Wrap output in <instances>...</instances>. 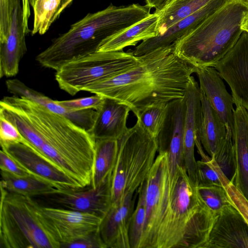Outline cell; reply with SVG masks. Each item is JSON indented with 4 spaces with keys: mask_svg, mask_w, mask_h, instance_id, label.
Returning a JSON list of instances; mask_svg holds the SVG:
<instances>
[{
    "mask_svg": "<svg viewBox=\"0 0 248 248\" xmlns=\"http://www.w3.org/2000/svg\"><path fill=\"white\" fill-rule=\"evenodd\" d=\"M217 215L200 197L185 167L169 164L146 195L141 248H205Z\"/></svg>",
    "mask_w": 248,
    "mask_h": 248,
    "instance_id": "obj_1",
    "label": "cell"
},
{
    "mask_svg": "<svg viewBox=\"0 0 248 248\" xmlns=\"http://www.w3.org/2000/svg\"><path fill=\"white\" fill-rule=\"evenodd\" d=\"M140 56V62L131 68L84 91L118 100L133 113L148 106L184 97L197 68L177 56L173 47L159 48Z\"/></svg>",
    "mask_w": 248,
    "mask_h": 248,
    "instance_id": "obj_2",
    "label": "cell"
},
{
    "mask_svg": "<svg viewBox=\"0 0 248 248\" xmlns=\"http://www.w3.org/2000/svg\"><path fill=\"white\" fill-rule=\"evenodd\" d=\"M33 147L55 164L80 189L91 186L95 140L65 117L37 103L27 111Z\"/></svg>",
    "mask_w": 248,
    "mask_h": 248,
    "instance_id": "obj_3",
    "label": "cell"
},
{
    "mask_svg": "<svg viewBox=\"0 0 248 248\" xmlns=\"http://www.w3.org/2000/svg\"><path fill=\"white\" fill-rule=\"evenodd\" d=\"M151 9L139 3L121 6L110 4L103 10L88 13L55 38L36 60L42 66L57 71L71 61L96 52L104 39L148 17Z\"/></svg>",
    "mask_w": 248,
    "mask_h": 248,
    "instance_id": "obj_4",
    "label": "cell"
},
{
    "mask_svg": "<svg viewBox=\"0 0 248 248\" xmlns=\"http://www.w3.org/2000/svg\"><path fill=\"white\" fill-rule=\"evenodd\" d=\"M248 16V1L229 0L193 31L177 41L173 52L196 68L214 66L235 45Z\"/></svg>",
    "mask_w": 248,
    "mask_h": 248,
    "instance_id": "obj_5",
    "label": "cell"
},
{
    "mask_svg": "<svg viewBox=\"0 0 248 248\" xmlns=\"http://www.w3.org/2000/svg\"><path fill=\"white\" fill-rule=\"evenodd\" d=\"M0 248H60L41 205L0 187Z\"/></svg>",
    "mask_w": 248,
    "mask_h": 248,
    "instance_id": "obj_6",
    "label": "cell"
},
{
    "mask_svg": "<svg viewBox=\"0 0 248 248\" xmlns=\"http://www.w3.org/2000/svg\"><path fill=\"white\" fill-rule=\"evenodd\" d=\"M116 163L111 173L112 202H122L145 181L157 152L156 138L137 120L118 140Z\"/></svg>",
    "mask_w": 248,
    "mask_h": 248,
    "instance_id": "obj_7",
    "label": "cell"
},
{
    "mask_svg": "<svg viewBox=\"0 0 248 248\" xmlns=\"http://www.w3.org/2000/svg\"><path fill=\"white\" fill-rule=\"evenodd\" d=\"M140 60L133 51H96L63 65L56 71L55 79L62 90L74 95L129 70Z\"/></svg>",
    "mask_w": 248,
    "mask_h": 248,
    "instance_id": "obj_8",
    "label": "cell"
},
{
    "mask_svg": "<svg viewBox=\"0 0 248 248\" xmlns=\"http://www.w3.org/2000/svg\"><path fill=\"white\" fill-rule=\"evenodd\" d=\"M111 173L96 188L58 191L34 199L41 205L94 214L102 218L112 203Z\"/></svg>",
    "mask_w": 248,
    "mask_h": 248,
    "instance_id": "obj_9",
    "label": "cell"
},
{
    "mask_svg": "<svg viewBox=\"0 0 248 248\" xmlns=\"http://www.w3.org/2000/svg\"><path fill=\"white\" fill-rule=\"evenodd\" d=\"M1 149L15 159L31 175L59 191L80 189L69 176L35 149L25 139L22 142L0 144Z\"/></svg>",
    "mask_w": 248,
    "mask_h": 248,
    "instance_id": "obj_10",
    "label": "cell"
},
{
    "mask_svg": "<svg viewBox=\"0 0 248 248\" xmlns=\"http://www.w3.org/2000/svg\"><path fill=\"white\" fill-rule=\"evenodd\" d=\"M41 208L61 248L98 231L102 219L94 214L43 205Z\"/></svg>",
    "mask_w": 248,
    "mask_h": 248,
    "instance_id": "obj_11",
    "label": "cell"
},
{
    "mask_svg": "<svg viewBox=\"0 0 248 248\" xmlns=\"http://www.w3.org/2000/svg\"><path fill=\"white\" fill-rule=\"evenodd\" d=\"M229 86L235 106L248 111V32L243 31L232 49L214 66Z\"/></svg>",
    "mask_w": 248,
    "mask_h": 248,
    "instance_id": "obj_12",
    "label": "cell"
},
{
    "mask_svg": "<svg viewBox=\"0 0 248 248\" xmlns=\"http://www.w3.org/2000/svg\"><path fill=\"white\" fill-rule=\"evenodd\" d=\"M184 97L168 103L166 118L156 137L157 152L166 153L170 171L178 166L185 168L184 159Z\"/></svg>",
    "mask_w": 248,
    "mask_h": 248,
    "instance_id": "obj_13",
    "label": "cell"
},
{
    "mask_svg": "<svg viewBox=\"0 0 248 248\" xmlns=\"http://www.w3.org/2000/svg\"><path fill=\"white\" fill-rule=\"evenodd\" d=\"M228 1L211 0L202 8L175 23L162 33L142 41L133 50L134 55L140 56L159 48H173L177 41L198 28Z\"/></svg>",
    "mask_w": 248,
    "mask_h": 248,
    "instance_id": "obj_14",
    "label": "cell"
},
{
    "mask_svg": "<svg viewBox=\"0 0 248 248\" xmlns=\"http://www.w3.org/2000/svg\"><path fill=\"white\" fill-rule=\"evenodd\" d=\"M184 99L186 103L184 125L185 166L190 179L198 186L197 161L194 151L196 136H200L202 106L200 86L193 76L191 77L187 86Z\"/></svg>",
    "mask_w": 248,
    "mask_h": 248,
    "instance_id": "obj_15",
    "label": "cell"
},
{
    "mask_svg": "<svg viewBox=\"0 0 248 248\" xmlns=\"http://www.w3.org/2000/svg\"><path fill=\"white\" fill-rule=\"evenodd\" d=\"M138 190L121 202H112L102 218L98 231L107 248H130L129 228Z\"/></svg>",
    "mask_w": 248,
    "mask_h": 248,
    "instance_id": "obj_16",
    "label": "cell"
},
{
    "mask_svg": "<svg viewBox=\"0 0 248 248\" xmlns=\"http://www.w3.org/2000/svg\"><path fill=\"white\" fill-rule=\"evenodd\" d=\"M205 248H248V224L232 205L217 216Z\"/></svg>",
    "mask_w": 248,
    "mask_h": 248,
    "instance_id": "obj_17",
    "label": "cell"
},
{
    "mask_svg": "<svg viewBox=\"0 0 248 248\" xmlns=\"http://www.w3.org/2000/svg\"><path fill=\"white\" fill-rule=\"evenodd\" d=\"M236 107L232 133L234 172L230 181L248 202V111Z\"/></svg>",
    "mask_w": 248,
    "mask_h": 248,
    "instance_id": "obj_18",
    "label": "cell"
},
{
    "mask_svg": "<svg viewBox=\"0 0 248 248\" xmlns=\"http://www.w3.org/2000/svg\"><path fill=\"white\" fill-rule=\"evenodd\" d=\"M196 73L200 88L220 118L225 124L227 129H234V108L233 98L227 91L223 78L215 68H197Z\"/></svg>",
    "mask_w": 248,
    "mask_h": 248,
    "instance_id": "obj_19",
    "label": "cell"
},
{
    "mask_svg": "<svg viewBox=\"0 0 248 248\" xmlns=\"http://www.w3.org/2000/svg\"><path fill=\"white\" fill-rule=\"evenodd\" d=\"M22 3L14 10L6 40L0 43V77H11L18 72L20 60L27 51Z\"/></svg>",
    "mask_w": 248,
    "mask_h": 248,
    "instance_id": "obj_20",
    "label": "cell"
},
{
    "mask_svg": "<svg viewBox=\"0 0 248 248\" xmlns=\"http://www.w3.org/2000/svg\"><path fill=\"white\" fill-rule=\"evenodd\" d=\"M131 109L118 100L105 97L101 107L97 110L95 120L89 132L96 140H118L127 131V120Z\"/></svg>",
    "mask_w": 248,
    "mask_h": 248,
    "instance_id": "obj_21",
    "label": "cell"
},
{
    "mask_svg": "<svg viewBox=\"0 0 248 248\" xmlns=\"http://www.w3.org/2000/svg\"><path fill=\"white\" fill-rule=\"evenodd\" d=\"M202 118L200 138L202 146L216 159L222 150L227 138V128L200 89Z\"/></svg>",
    "mask_w": 248,
    "mask_h": 248,
    "instance_id": "obj_22",
    "label": "cell"
},
{
    "mask_svg": "<svg viewBox=\"0 0 248 248\" xmlns=\"http://www.w3.org/2000/svg\"><path fill=\"white\" fill-rule=\"evenodd\" d=\"M159 17L158 13L155 11L126 29L104 39L97 51H122L126 47L136 46L140 41L157 36Z\"/></svg>",
    "mask_w": 248,
    "mask_h": 248,
    "instance_id": "obj_23",
    "label": "cell"
},
{
    "mask_svg": "<svg viewBox=\"0 0 248 248\" xmlns=\"http://www.w3.org/2000/svg\"><path fill=\"white\" fill-rule=\"evenodd\" d=\"M0 173V187L9 192L34 198L59 191L51 184L32 175L18 177L2 170Z\"/></svg>",
    "mask_w": 248,
    "mask_h": 248,
    "instance_id": "obj_24",
    "label": "cell"
},
{
    "mask_svg": "<svg viewBox=\"0 0 248 248\" xmlns=\"http://www.w3.org/2000/svg\"><path fill=\"white\" fill-rule=\"evenodd\" d=\"M118 149V140H95L91 187L96 188L99 186L112 172L117 159Z\"/></svg>",
    "mask_w": 248,
    "mask_h": 248,
    "instance_id": "obj_25",
    "label": "cell"
},
{
    "mask_svg": "<svg viewBox=\"0 0 248 248\" xmlns=\"http://www.w3.org/2000/svg\"><path fill=\"white\" fill-rule=\"evenodd\" d=\"M212 0H172L159 15L157 31L158 35L169 27L196 12Z\"/></svg>",
    "mask_w": 248,
    "mask_h": 248,
    "instance_id": "obj_26",
    "label": "cell"
},
{
    "mask_svg": "<svg viewBox=\"0 0 248 248\" xmlns=\"http://www.w3.org/2000/svg\"><path fill=\"white\" fill-rule=\"evenodd\" d=\"M168 103H159L148 106L139 109L134 115L144 128L156 138L164 123Z\"/></svg>",
    "mask_w": 248,
    "mask_h": 248,
    "instance_id": "obj_27",
    "label": "cell"
},
{
    "mask_svg": "<svg viewBox=\"0 0 248 248\" xmlns=\"http://www.w3.org/2000/svg\"><path fill=\"white\" fill-rule=\"evenodd\" d=\"M62 0H36L32 34L45 33L55 20Z\"/></svg>",
    "mask_w": 248,
    "mask_h": 248,
    "instance_id": "obj_28",
    "label": "cell"
},
{
    "mask_svg": "<svg viewBox=\"0 0 248 248\" xmlns=\"http://www.w3.org/2000/svg\"><path fill=\"white\" fill-rule=\"evenodd\" d=\"M198 185H216L225 187L230 181L214 158L207 156L197 161Z\"/></svg>",
    "mask_w": 248,
    "mask_h": 248,
    "instance_id": "obj_29",
    "label": "cell"
},
{
    "mask_svg": "<svg viewBox=\"0 0 248 248\" xmlns=\"http://www.w3.org/2000/svg\"><path fill=\"white\" fill-rule=\"evenodd\" d=\"M137 204L131 216L129 238L130 248H139L146 216L145 186L144 182L138 189Z\"/></svg>",
    "mask_w": 248,
    "mask_h": 248,
    "instance_id": "obj_30",
    "label": "cell"
},
{
    "mask_svg": "<svg viewBox=\"0 0 248 248\" xmlns=\"http://www.w3.org/2000/svg\"><path fill=\"white\" fill-rule=\"evenodd\" d=\"M35 102L53 112L65 117L81 128L85 129L91 123L92 112L89 109L71 110L59 105L57 100H53L42 93L38 96Z\"/></svg>",
    "mask_w": 248,
    "mask_h": 248,
    "instance_id": "obj_31",
    "label": "cell"
},
{
    "mask_svg": "<svg viewBox=\"0 0 248 248\" xmlns=\"http://www.w3.org/2000/svg\"><path fill=\"white\" fill-rule=\"evenodd\" d=\"M197 191L201 200L215 214L218 215L226 206L232 205L224 187L216 185H198Z\"/></svg>",
    "mask_w": 248,
    "mask_h": 248,
    "instance_id": "obj_32",
    "label": "cell"
},
{
    "mask_svg": "<svg viewBox=\"0 0 248 248\" xmlns=\"http://www.w3.org/2000/svg\"><path fill=\"white\" fill-rule=\"evenodd\" d=\"M21 0H0V43L9 33L15 9Z\"/></svg>",
    "mask_w": 248,
    "mask_h": 248,
    "instance_id": "obj_33",
    "label": "cell"
},
{
    "mask_svg": "<svg viewBox=\"0 0 248 248\" xmlns=\"http://www.w3.org/2000/svg\"><path fill=\"white\" fill-rule=\"evenodd\" d=\"M105 97L95 94L89 97L76 99L57 101L62 107L71 110H79L93 108L98 110L102 106Z\"/></svg>",
    "mask_w": 248,
    "mask_h": 248,
    "instance_id": "obj_34",
    "label": "cell"
},
{
    "mask_svg": "<svg viewBox=\"0 0 248 248\" xmlns=\"http://www.w3.org/2000/svg\"><path fill=\"white\" fill-rule=\"evenodd\" d=\"M25 138L17 128L9 121L0 116V143L22 142Z\"/></svg>",
    "mask_w": 248,
    "mask_h": 248,
    "instance_id": "obj_35",
    "label": "cell"
},
{
    "mask_svg": "<svg viewBox=\"0 0 248 248\" xmlns=\"http://www.w3.org/2000/svg\"><path fill=\"white\" fill-rule=\"evenodd\" d=\"M224 188L231 204L240 212L248 224V202L231 181Z\"/></svg>",
    "mask_w": 248,
    "mask_h": 248,
    "instance_id": "obj_36",
    "label": "cell"
},
{
    "mask_svg": "<svg viewBox=\"0 0 248 248\" xmlns=\"http://www.w3.org/2000/svg\"><path fill=\"white\" fill-rule=\"evenodd\" d=\"M0 168L1 170L16 177L31 175L15 159L1 149L0 151Z\"/></svg>",
    "mask_w": 248,
    "mask_h": 248,
    "instance_id": "obj_37",
    "label": "cell"
},
{
    "mask_svg": "<svg viewBox=\"0 0 248 248\" xmlns=\"http://www.w3.org/2000/svg\"><path fill=\"white\" fill-rule=\"evenodd\" d=\"M63 248H107L99 231L63 246Z\"/></svg>",
    "mask_w": 248,
    "mask_h": 248,
    "instance_id": "obj_38",
    "label": "cell"
},
{
    "mask_svg": "<svg viewBox=\"0 0 248 248\" xmlns=\"http://www.w3.org/2000/svg\"><path fill=\"white\" fill-rule=\"evenodd\" d=\"M172 0H145L146 5L151 8L155 9V11H162Z\"/></svg>",
    "mask_w": 248,
    "mask_h": 248,
    "instance_id": "obj_39",
    "label": "cell"
},
{
    "mask_svg": "<svg viewBox=\"0 0 248 248\" xmlns=\"http://www.w3.org/2000/svg\"><path fill=\"white\" fill-rule=\"evenodd\" d=\"M22 8L24 10H27L30 8L29 0H21Z\"/></svg>",
    "mask_w": 248,
    "mask_h": 248,
    "instance_id": "obj_40",
    "label": "cell"
},
{
    "mask_svg": "<svg viewBox=\"0 0 248 248\" xmlns=\"http://www.w3.org/2000/svg\"><path fill=\"white\" fill-rule=\"evenodd\" d=\"M242 30L248 32V16L243 25Z\"/></svg>",
    "mask_w": 248,
    "mask_h": 248,
    "instance_id": "obj_41",
    "label": "cell"
},
{
    "mask_svg": "<svg viewBox=\"0 0 248 248\" xmlns=\"http://www.w3.org/2000/svg\"><path fill=\"white\" fill-rule=\"evenodd\" d=\"M247 1H248V0H246Z\"/></svg>",
    "mask_w": 248,
    "mask_h": 248,
    "instance_id": "obj_42",
    "label": "cell"
}]
</instances>
